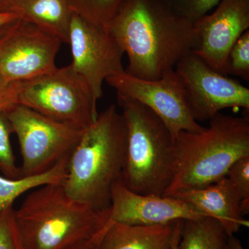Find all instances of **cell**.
Here are the masks:
<instances>
[{"label":"cell","instance_id":"1","mask_svg":"<svg viewBox=\"0 0 249 249\" xmlns=\"http://www.w3.org/2000/svg\"><path fill=\"white\" fill-rule=\"evenodd\" d=\"M107 32L128 58L124 71L160 79L194 48L193 24L165 0H124Z\"/></svg>","mask_w":249,"mask_h":249},{"label":"cell","instance_id":"2","mask_svg":"<svg viewBox=\"0 0 249 249\" xmlns=\"http://www.w3.org/2000/svg\"><path fill=\"white\" fill-rule=\"evenodd\" d=\"M127 129L111 105L88 128L69 158L63 186L67 194L93 209H110L112 187L122 179Z\"/></svg>","mask_w":249,"mask_h":249},{"label":"cell","instance_id":"3","mask_svg":"<svg viewBox=\"0 0 249 249\" xmlns=\"http://www.w3.org/2000/svg\"><path fill=\"white\" fill-rule=\"evenodd\" d=\"M14 214L26 249H69L103 232L110 209H93L63 185L49 184L33 190Z\"/></svg>","mask_w":249,"mask_h":249},{"label":"cell","instance_id":"4","mask_svg":"<svg viewBox=\"0 0 249 249\" xmlns=\"http://www.w3.org/2000/svg\"><path fill=\"white\" fill-rule=\"evenodd\" d=\"M176 171L164 196L204 188L227 176L235 162L249 156V119L217 114L199 132L174 137Z\"/></svg>","mask_w":249,"mask_h":249},{"label":"cell","instance_id":"5","mask_svg":"<svg viewBox=\"0 0 249 249\" xmlns=\"http://www.w3.org/2000/svg\"><path fill=\"white\" fill-rule=\"evenodd\" d=\"M127 129L122 181L130 191L164 196L176 171L174 137L148 107L117 92Z\"/></svg>","mask_w":249,"mask_h":249},{"label":"cell","instance_id":"6","mask_svg":"<svg viewBox=\"0 0 249 249\" xmlns=\"http://www.w3.org/2000/svg\"><path fill=\"white\" fill-rule=\"evenodd\" d=\"M18 104L76 128L89 127L98 116L97 103L71 64L22 82Z\"/></svg>","mask_w":249,"mask_h":249},{"label":"cell","instance_id":"7","mask_svg":"<svg viewBox=\"0 0 249 249\" xmlns=\"http://www.w3.org/2000/svg\"><path fill=\"white\" fill-rule=\"evenodd\" d=\"M6 114L19 142L22 177L45 173L70 157L84 131L21 105Z\"/></svg>","mask_w":249,"mask_h":249},{"label":"cell","instance_id":"8","mask_svg":"<svg viewBox=\"0 0 249 249\" xmlns=\"http://www.w3.org/2000/svg\"><path fill=\"white\" fill-rule=\"evenodd\" d=\"M187 107L196 121L211 120L222 109L249 110V89L238 80L214 71L193 52L175 67Z\"/></svg>","mask_w":249,"mask_h":249},{"label":"cell","instance_id":"9","mask_svg":"<svg viewBox=\"0 0 249 249\" xmlns=\"http://www.w3.org/2000/svg\"><path fill=\"white\" fill-rule=\"evenodd\" d=\"M61 43L34 24L17 19L0 34V76L22 83L53 71Z\"/></svg>","mask_w":249,"mask_h":249},{"label":"cell","instance_id":"10","mask_svg":"<svg viewBox=\"0 0 249 249\" xmlns=\"http://www.w3.org/2000/svg\"><path fill=\"white\" fill-rule=\"evenodd\" d=\"M106 82L127 97L136 100L163 121L174 137L179 132H199L205 127L193 119L175 69L158 80L140 79L124 71L111 75Z\"/></svg>","mask_w":249,"mask_h":249},{"label":"cell","instance_id":"11","mask_svg":"<svg viewBox=\"0 0 249 249\" xmlns=\"http://www.w3.org/2000/svg\"><path fill=\"white\" fill-rule=\"evenodd\" d=\"M71 65L89 87L98 102L103 95V86L111 75L124 71V51L107 31L72 14L69 42Z\"/></svg>","mask_w":249,"mask_h":249},{"label":"cell","instance_id":"12","mask_svg":"<svg viewBox=\"0 0 249 249\" xmlns=\"http://www.w3.org/2000/svg\"><path fill=\"white\" fill-rule=\"evenodd\" d=\"M196 54L214 71L226 75L229 52L249 29V0H220L213 14L193 23Z\"/></svg>","mask_w":249,"mask_h":249},{"label":"cell","instance_id":"13","mask_svg":"<svg viewBox=\"0 0 249 249\" xmlns=\"http://www.w3.org/2000/svg\"><path fill=\"white\" fill-rule=\"evenodd\" d=\"M208 217L189 203L175 196L142 195L130 191L122 179L111 192L109 222L130 225H160Z\"/></svg>","mask_w":249,"mask_h":249},{"label":"cell","instance_id":"14","mask_svg":"<svg viewBox=\"0 0 249 249\" xmlns=\"http://www.w3.org/2000/svg\"><path fill=\"white\" fill-rule=\"evenodd\" d=\"M170 196L182 199L208 217L217 219L228 236L234 235L240 228L249 227V220L241 213L240 196L227 177L204 188L180 192Z\"/></svg>","mask_w":249,"mask_h":249},{"label":"cell","instance_id":"15","mask_svg":"<svg viewBox=\"0 0 249 249\" xmlns=\"http://www.w3.org/2000/svg\"><path fill=\"white\" fill-rule=\"evenodd\" d=\"M0 12L14 14L68 43L72 16L70 0H0Z\"/></svg>","mask_w":249,"mask_h":249},{"label":"cell","instance_id":"16","mask_svg":"<svg viewBox=\"0 0 249 249\" xmlns=\"http://www.w3.org/2000/svg\"><path fill=\"white\" fill-rule=\"evenodd\" d=\"M177 222L151 226L109 222L98 249H170Z\"/></svg>","mask_w":249,"mask_h":249},{"label":"cell","instance_id":"17","mask_svg":"<svg viewBox=\"0 0 249 249\" xmlns=\"http://www.w3.org/2000/svg\"><path fill=\"white\" fill-rule=\"evenodd\" d=\"M69 158L66 157L53 168L40 175L15 178L0 175V213L13 206L17 198L27 192L45 185L63 184Z\"/></svg>","mask_w":249,"mask_h":249},{"label":"cell","instance_id":"18","mask_svg":"<svg viewBox=\"0 0 249 249\" xmlns=\"http://www.w3.org/2000/svg\"><path fill=\"white\" fill-rule=\"evenodd\" d=\"M227 234L211 217L183 220L178 249H225Z\"/></svg>","mask_w":249,"mask_h":249},{"label":"cell","instance_id":"19","mask_svg":"<svg viewBox=\"0 0 249 249\" xmlns=\"http://www.w3.org/2000/svg\"><path fill=\"white\" fill-rule=\"evenodd\" d=\"M124 0H70L72 14L107 31Z\"/></svg>","mask_w":249,"mask_h":249},{"label":"cell","instance_id":"20","mask_svg":"<svg viewBox=\"0 0 249 249\" xmlns=\"http://www.w3.org/2000/svg\"><path fill=\"white\" fill-rule=\"evenodd\" d=\"M12 126L6 112H0V172L9 178H21L20 169L16 163L11 142Z\"/></svg>","mask_w":249,"mask_h":249},{"label":"cell","instance_id":"21","mask_svg":"<svg viewBox=\"0 0 249 249\" xmlns=\"http://www.w3.org/2000/svg\"><path fill=\"white\" fill-rule=\"evenodd\" d=\"M226 75L249 80V30L237 39L232 46L226 65Z\"/></svg>","mask_w":249,"mask_h":249},{"label":"cell","instance_id":"22","mask_svg":"<svg viewBox=\"0 0 249 249\" xmlns=\"http://www.w3.org/2000/svg\"><path fill=\"white\" fill-rule=\"evenodd\" d=\"M227 178L241 199L242 215L249 212V156L237 160L229 168Z\"/></svg>","mask_w":249,"mask_h":249},{"label":"cell","instance_id":"23","mask_svg":"<svg viewBox=\"0 0 249 249\" xmlns=\"http://www.w3.org/2000/svg\"><path fill=\"white\" fill-rule=\"evenodd\" d=\"M0 249H26L15 218L14 205L0 213Z\"/></svg>","mask_w":249,"mask_h":249},{"label":"cell","instance_id":"24","mask_svg":"<svg viewBox=\"0 0 249 249\" xmlns=\"http://www.w3.org/2000/svg\"><path fill=\"white\" fill-rule=\"evenodd\" d=\"M172 9L187 20L196 22L219 4L220 0H165Z\"/></svg>","mask_w":249,"mask_h":249},{"label":"cell","instance_id":"25","mask_svg":"<svg viewBox=\"0 0 249 249\" xmlns=\"http://www.w3.org/2000/svg\"><path fill=\"white\" fill-rule=\"evenodd\" d=\"M19 82H11L0 76V112H6L18 104Z\"/></svg>","mask_w":249,"mask_h":249},{"label":"cell","instance_id":"26","mask_svg":"<svg viewBox=\"0 0 249 249\" xmlns=\"http://www.w3.org/2000/svg\"><path fill=\"white\" fill-rule=\"evenodd\" d=\"M107 228L103 232H101V233L98 234V235L91 239V240L82 242V243L78 244V245L69 249H98V245H99L101 238H102L103 234L106 232Z\"/></svg>","mask_w":249,"mask_h":249},{"label":"cell","instance_id":"27","mask_svg":"<svg viewBox=\"0 0 249 249\" xmlns=\"http://www.w3.org/2000/svg\"><path fill=\"white\" fill-rule=\"evenodd\" d=\"M18 19L17 16L8 13L0 12V34Z\"/></svg>","mask_w":249,"mask_h":249},{"label":"cell","instance_id":"28","mask_svg":"<svg viewBox=\"0 0 249 249\" xmlns=\"http://www.w3.org/2000/svg\"><path fill=\"white\" fill-rule=\"evenodd\" d=\"M183 220L178 221L175 225V232L173 242H172L170 249H178V242H179L180 237H181V227H182Z\"/></svg>","mask_w":249,"mask_h":249},{"label":"cell","instance_id":"29","mask_svg":"<svg viewBox=\"0 0 249 249\" xmlns=\"http://www.w3.org/2000/svg\"><path fill=\"white\" fill-rule=\"evenodd\" d=\"M225 249H245L241 242L233 235L228 236Z\"/></svg>","mask_w":249,"mask_h":249},{"label":"cell","instance_id":"30","mask_svg":"<svg viewBox=\"0 0 249 249\" xmlns=\"http://www.w3.org/2000/svg\"></svg>","mask_w":249,"mask_h":249}]
</instances>
